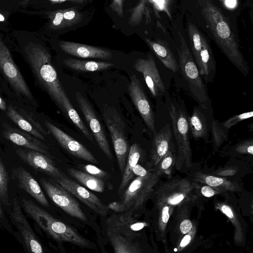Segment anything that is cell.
<instances>
[{"mask_svg":"<svg viewBox=\"0 0 253 253\" xmlns=\"http://www.w3.org/2000/svg\"><path fill=\"white\" fill-rule=\"evenodd\" d=\"M26 52L32 70L40 84L46 91L56 105L88 139L92 134L84 125L59 82L57 74L51 63L50 55L39 44H32Z\"/></svg>","mask_w":253,"mask_h":253,"instance_id":"obj_1","label":"cell"},{"mask_svg":"<svg viewBox=\"0 0 253 253\" xmlns=\"http://www.w3.org/2000/svg\"><path fill=\"white\" fill-rule=\"evenodd\" d=\"M199 2L202 14L221 51L239 71L247 76L249 67L240 50L227 17L211 1Z\"/></svg>","mask_w":253,"mask_h":253,"instance_id":"obj_2","label":"cell"},{"mask_svg":"<svg viewBox=\"0 0 253 253\" xmlns=\"http://www.w3.org/2000/svg\"><path fill=\"white\" fill-rule=\"evenodd\" d=\"M164 95L177 145L175 167L177 170L188 169L192 165L189 116L180 98L170 96L166 90Z\"/></svg>","mask_w":253,"mask_h":253,"instance_id":"obj_3","label":"cell"},{"mask_svg":"<svg viewBox=\"0 0 253 253\" xmlns=\"http://www.w3.org/2000/svg\"><path fill=\"white\" fill-rule=\"evenodd\" d=\"M21 205L29 216L55 241L68 242L83 248L92 247V243L75 228L55 218L32 200L23 198Z\"/></svg>","mask_w":253,"mask_h":253,"instance_id":"obj_4","label":"cell"},{"mask_svg":"<svg viewBox=\"0 0 253 253\" xmlns=\"http://www.w3.org/2000/svg\"><path fill=\"white\" fill-rule=\"evenodd\" d=\"M160 177L154 170L145 176H137L125 191L121 200L109 204L108 209L117 212L129 211L133 212L141 208L152 193Z\"/></svg>","mask_w":253,"mask_h":253,"instance_id":"obj_5","label":"cell"},{"mask_svg":"<svg viewBox=\"0 0 253 253\" xmlns=\"http://www.w3.org/2000/svg\"><path fill=\"white\" fill-rule=\"evenodd\" d=\"M180 48L177 49L179 56V67L187 82L190 94L198 102L199 106L207 108L211 105L207 86L202 78L197 66L190 51L184 38L178 33Z\"/></svg>","mask_w":253,"mask_h":253,"instance_id":"obj_6","label":"cell"},{"mask_svg":"<svg viewBox=\"0 0 253 253\" xmlns=\"http://www.w3.org/2000/svg\"><path fill=\"white\" fill-rule=\"evenodd\" d=\"M187 31L192 54L204 83L212 82L216 73V61L207 39L199 29L189 22Z\"/></svg>","mask_w":253,"mask_h":253,"instance_id":"obj_7","label":"cell"},{"mask_svg":"<svg viewBox=\"0 0 253 253\" xmlns=\"http://www.w3.org/2000/svg\"><path fill=\"white\" fill-rule=\"evenodd\" d=\"M102 116L111 138L121 173L123 174L130 148L125 123L117 110L113 107H105Z\"/></svg>","mask_w":253,"mask_h":253,"instance_id":"obj_8","label":"cell"},{"mask_svg":"<svg viewBox=\"0 0 253 253\" xmlns=\"http://www.w3.org/2000/svg\"><path fill=\"white\" fill-rule=\"evenodd\" d=\"M157 190L155 194L160 204L174 206L194 197L197 183L187 178H173L161 184Z\"/></svg>","mask_w":253,"mask_h":253,"instance_id":"obj_9","label":"cell"},{"mask_svg":"<svg viewBox=\"0 0 253 253\" xmlns=\"http://www.w3.org/2000/svg\"><path fill=\"white\" fill-rule=\"evenodd\" d=\"M41 183L50 199L58 207L71 216L85 221L86 216L79 203L71 194L56 182L42 178Z\"/></svg>","mask_w":253,"mask_h":253,"instance_id":"obj_10","label":"cell"},{"mask_svg":"<svg viewBox=\"0 0 253 253\" xmlns=\"http://www.w3.org/2000/svg\"><path fill=\"white\" fill-rule=\"evenodd\" d=\"M9 216L22 238L28 253H45L42 245L24 214L19 203L15 198L13 199Z\"/></svg>","mask_w":253,"mask_h":253,"instance_id":"obj_11","label":"cell"},{"mask_svg":"<svg viewBox=\"0 0 253 253\" xmlns=\"http://www.w3.org/2000/svg\"><path fill=\"white\" fill-rule=\"evenodd\" d=\"M0 70L14 89L30 100L33 95L20 72L13 62L10 53L0 38Z\"/></svg>","mask_w":253,"mask_h":253,"instance_id":"obj_12","label":"cell"},{"mask_svg":"<svg viewBox=\"0 0 253 253\" xmlns=\"http://www.w3.org/2000/svg\"><path fill=\"white\" fill-rule=\"evenodd\" d=\"M76 98L79 108L99 147L110 160L113 155L103 127L100 123L92 107L88 101L80 92L75 93Z\"/></svg>","mask_w":253,"mask_h":253,"instance_id":"obj_13","label":"cell"},{"mask_svg":"<svg viewBox=\"0 0 253 253\" xmlns=\"http://www.w3.org/2000/svg\"><path fill=\"white\" fill-rule=\"evenodd\" d=\"M54 181L96 213L103 216L108 214V206L103 203L94 194L68 177L64 173Z\"/></svg>","mask_w":253,"mask_h":253,"instance_id":"obj_14","label":"cell"},{"mask_svg":"<svg viewBox=\"0 0 253 253\" xmlns=\"http://www.w3.org/2000/svg\"><path fill=\"white\" fill-rule=\"evenodd\" d=\"M128 91L131 100L149 129L155 133L154 115L150 102L137 78L132 75L128 85Z\"/></svg>","mask_w":253,"mask_h":253,"instance_id":"obj_15","label":"cell"},{"mask_svg":"<svg viewBox=\"0 0 253 253\" xmlns=\"http://www.w3.org/2000/svg\"><path fill=\"white\" fill-rule=\"evenodd\" d=\"M45 125L59 144L68 153L84 161L93 164L98 163L94 155L82 143L52 123L45 121Z\"/></svg>","mask_w":253,"mask_h":253,"instance_id":"obj_16","label":"cell"},{"mask_svg":"<svg viewBox=\"0 0 253 253\" xmlns=\"http://www.w3.org/2000/svg\"><path fill=\"white\" fill-rule=\"evenodd\" d=\"M133 67L142 74L145 83L154 97L164 95L166 89L151 54L148 53L145 59L138 58L135 62Z\"/></svg>","mask_w":253,"mask_h":253,"instance_id":"obj_17","label":"cell"},{"mask_svg":"<svg viewBox=\"0 0 253 253\" xmlns=\"http://www.w3.org/2000/svg\"><path fill=\"white\" fill-rule=\"evenodd\" d=\"M16 153L24 162L33 169L48 175L54 181L63 174L51 159L42 153L21 148L17 149Z\"/></svg>","mask_w":253,"mask_h":253,"instance_id":"obj_18","label":"cell"},{"mask_svg":"<svg viewBox=\"0 0 253 253\" xmlns=\"http://www.w3.org/2000/svg\"><path fill=\"white\" fill-rule=\"evenodd\" d=\"M2 134L6 139L16 145L42 153L48 157H54L48 151V147L39 139L29 133L11 126L6 123H3Z\"/></svg>","mask_w":253,"mask_h":253,"instance_id":"obj_19","label":"cell"},{"mask_svg":"<svg viewBox=\"0 0 253 253\" xmlns=\"http://www.w3.org/2000/svg\"><path fill=\"white\" fill-rule=\"evenodd\" d=\"M106 223L107 233L119 234L129 238L133 232L139 231L145 226L144 223L135 220L130 211L112 215L107 219Z\"/></svg>","mask_w":253,"mask_h":253,"instance_id":"obj_20","label":"cell"},{"mask_svg":"<svg viewBox=\"0 0 253 253\" xmlns=\"http://www.w3.org/2000/svg\"><path fill=\"white\" fill-rule=\"evenodd\" d=\"M12 176L20 189L24 190L42 206L49 208V203L37 181L22 167L14 168Z\"/></svg>","mask_w":253,"mask_h":253,"instance_id":"obj_21","label":"cell"},{"mask_svg":"<svg viewBox=\"0 0 253 253\" xmlns=\"http://www.w3.org/2000/svg\"><path fill=\"white\" fill-rule=\"evenodd\" d=\"M200 106L193 108L192 115L188 117L190 132L195 139H203L206 142L209 140L210 126V109Z\"/></svg>","mask_w":253,"mask_h":253,"instance_id":"obj_22","label":"cell"},{"mask_svg":"<svg viewBox=\"0 0 253 253\" xmlns=\"http://www.w3.org/2000/svg\"><path fill=\"white\" fill-rule=\"evenodd\" d=\"M59 46L64 52L79 57L109 59L113 56L107 49L80 43L61 41Z\"/></svg>","mask_w":253,"mask_h":253,"instance_id":"obj_23","label":"cell"},{"mask_svg":"<svg viewBox=\"0 0 253 253\" xmlns=\"http://www.w3.org/2000/svg\"><path fill=\"white\" fill-rule=\"evenodd\" d=\"M173 146L170 125L167 124L154 134L150 154L152 165L156 167Z\"/></svg>","mask_w":253,"mask_h":253,"instance_id":"obj_24","label":"cell"},{"mask_svg":"<svg viewBox=\"0 0 253 253\" xmlns=\"http://www.w3.org/2000/svg\"><path fill=\"white\" fill-rule=\"evenodd\" d=\"M193 181L200 184L207 185L223 192H237L242 190L241 186L236 182L225 177L213 175L196 172L193 175Z\"/></svg>","mask_w":253,"mask_h":253,"instance_id":"obj_25","label":"cell"},{"mask_svg":"<svg viewBox=\"0 0 253 253\" xmlns=\"http://www.w3.org/2000/svg\"><path fill=\"white\" fill-rule=\"evenodd\" d=\"M145 41L166 67L173 72L178 71L179 65L165 42L161 40L151 41L148 39H145Z\"/></svg>","mask_w":253,"mask_h":253,"instance_id":"obj_26","label":"cell"},{"mask_svg":"<svg viewBox=\"0 0 253 253\" xmlns=\"http://www.w3.org/2000/svg\"><path fill=\"white\" fill-rule=\"evenodd\" d=\"M141 152V149L137 143H134L130 147L122 180L119 187V192H121L133 177L132 169L138 164Z\"/></svg>","mask_w":253,"mask_h":253,"instance_id":"obj_27","label":"cell"},{"mask_svg":"<svg viewBox=\"0 0 253 253\" xmlns=\"http://www.w3.org/2000/svg\"><path fill=\"white\" fill-rule=\"evenodd\" d=\"M67 171L70 175L88 189L97 192L104 191L105 183L103 179L73 168L68 169Z\"/></svg>","mask_w":253,"mask_h":253,"instance_id":"obj_28","label":"cell"},{"mask_svg":"<svg viewBox=\"0 0 253 253\" xmlns=\"http://www.w3.org/2000/svg\"><path fill=\"white\" fill-rule=\"evenodd\" d=\"M63 64L72 69L82 72L101 71L114 66V64L111 62L82 60L70 58L65 59Z\"/></svg>","mask_w":253,"mask_h":253,"instance_id":"obj_29","label":"cell"},{"mask_svg":"<svg viewBox=\"0 0 253 253\" xmlns=\"http://www.w3.org/2000/svg\"><path fill=\"white\" fill-rule=\"evenodd\" d=\"M6 114L8 117L22 130L29 133L39 139H45V136L34 127L21 113L17 112L12 107L9 106L8 107Z\"/></svg>","mask_w":253,"mask_h":253,"instance_id":"obj_30","label":"cell"},{"mask_svg":"<svg viewBox=\"0 0 253 253\" xmlns=\"http://www.w3.org/2000/svg\"><path fill=\"white\" fill-rule=\"evenodd\" d=\"M107 234L114 253H139L130 238L119 234Z\"/></svg>","mask_w":253,"mask_h":253,"instance_id":"obj_31","label":"cell"},{"mask_svg":"<svg viewBox=\"0 0 253 253\" xmlns=\"http://www.w3.org/2000/svg\"><path fill=\"white\" fill-rule=\"evenodd\" d=\"M210 131L211 134L213 150L214 152H216L223 143L228 140L229 130L224 127L222 123L213 118L211 124Z\"/></svg>","mask_w":253,"mask_h":253,"instance_id":"obj_32","label":"cell"},{"mask_svg":"<svg viewBox=\"0 0 253 253\" xmlns=\"http://www.w3.org/2000/svg\"><path fill=\"white\" fill-rule=\"evenodd\" d=\"M176 154L173 146L162 159L154 170L161 177L163 174H169L174 166H175Z\"/></svg>","mask_w":253,"mask_h":253,"instance_id":"obj_33","label":"cell"},{"mask_svg":"<svg viewBox=\"0 0 253 253\" xmlns=\"http://www.w3.org/2000/svg\"><path fill=\"white\" fill-rule=\"evenodd\" d=\"M8 174L0 157V201L6 207L10 206L8 194Z\"/></svg>","mask_w":253,"mask_h":253,"instance_id":"obj_34","label":"cell"},{"mask_svg":"<svg viewBox=\"0 0 253 253\" xmlns=\"http://www.w3.org/2000/svg\"><path fill=\"white\" fill-rule=\"evenodd\" d=\"M147 0H141L132 9L131 16L129 19V24L131 25L136 26L141 22L143 15L145 10L146 3Z\"/></svg>","mask_w":253,"mask_h":253,"instance_id":"obj_35","label":"cell"},{"mask_svg":"<svg viewBox=\"0 0 253 253\" xmlns=\"http://www.w3.org/2000/svg\"><path fill=\"white\" fill-rule=\"evenodd\" d=\"M63 18L66 27L79 22L82 19L83 15L75 8H69L63 10Z\"/></svg>","mask_w":253,"mask_h":253,"instance_id":"obj_36","label":"cell"},{"mask_svg":"<svg viewBox=\"0 0 253 253\" xmlns=\"http://www.w3.org/2000/svg\"><path fill=\"white\" fill-rule=\"evenodd\" d=\"M253 112H249L235 115L222 123L224 127L226 129H229L233 126L236 125L240 122L252 117Z\"/></svg>","mask_w":253,"mask_h":253,"instance_id":"obj_37","label":"cell"},{"mask_svg":"<svg viewBox=\"0 0 253 253\" xmlns=\"http://www.w3.org/2000/svg\"><path fill=\"white\" fill-rule=\"evenodd\" d=\"M82 169L89 174L100 179H109L108 173L105 171L99 169L96 166L87 164L82 166Z\"/></svg>","mask_w":253,"mask_h":253,"instance_id":"obj_38","label":"cell"},{"mask_svg":"<svg viewBox=\"0 0 253 253\" xmlns=\"http://www.w3.org/2000/svg\"><path fill=\"white\" fill-rule=\"evenodd\" d=\"M51 27L58 29L66 27L63 18V10H57L52 13L51 15Z\"/></svg>","mask_w":253,"mask_h":253,"instance_id":"obj_39","label":"cell"},{"mask_svg":"<svg viewBox=\"0 0 253 253\" xmlns=\"http://www.w3.org/2000/svg\"><path fill=\"white\" fill-rule=\"evenodd\" d=\"M235 150L236 152L253 155V142L252 140H245L236 145Z\"/></svg>","mask_w":253,"mask_h":253,"instance_id":"obj_40","label":"cell"},{"mask_svg":"<svg viewBox=\"0 0 253 253\" xmlns=\"http://www.w3.org/2000/svg\"><path fill=\"white\" fill-rule=\"evenodd\" d=\"M196 183L197 190H200L202 195L206 197L210 198L214 196L215 195L223 193L220 190L216 189L207 185L201 184L203 185L201 186L197 182Z\"/></svg>","mask_w":253,"mask_h":253,"instance_id":"obj_41","label":"cell"},{"mask_svg":"<svg viewBox=\"0 0 253 253\" xmlns=\"http://www.w3.org/2000/svg\"><path fill=\"white\" fill-rule=\"evenodd\" d=\"M21 114L32 125V126L38 129L43 135L45 136L48 133L45 130L42 125L36 120L31 115L28 114L27 113L23 111Z\"/></svg>","mask_w":253,"mask_h":253,"instance_id":"obj_42","label":"cell"},{"mask_svg":"<svg viewBox=\"0 0 253 253\" xmlns=\"http://www.w3.org/2000/svg\"><path fill=\"white\" fill-rule=\"evenodd\" d=\"M237 171V169L234 167H227L220 168L212 173L213 175L220 176H228L235 175Z\"/></svg>","mask_w":253,"mask_h":253,"instance_id":"obj_43","label":"cell"},{"mask_svg":"<svg viewBox=\"0 0 253 253\" xmlns=\"http://www.w3.org/2000/svg\"><path fill=\"white\" fill-rule=\"evenodd\" d=\"M0 223L10 233H13V230L11 228L8 220L7 219L4 212L2 209L1 203L0 201Z\"/></svg>","mask_w":253,"mask_h":253,"instance_id":"obj_44","label":"cell"},{"mask_svg":"<svg viewBox=\"0 0 253 253\" xmlns=\"http://www.w3.org/2000/svg\"><path fill=\"white\" fill-rule=\"evenodd\" d=\"M123 0H114L111 4V7L113 10L116 12L120 16L123 15Z\"/></svg>","mask_w":253,"mask_h":253,"instance_id":"obj_45","label":"cell"},{"mask_svg":"<svg viewBox=\"0 0 253 253\" xmlns=\"http://www.w3.org/2000/svg\"><path fill=\"white\" fill-rule=\"evenodd\" d=\"M150 170H147L144 167L137 164L133 168L132 173L134 176H145L150 172Z\"/></svg>","mask_w":253,"mask_h":253,"instance_id":"obj_46","label":"cell"},{"mask_svg":"<svg viewBox=\"0 0 253 253\" xmlns=\"http://www.w3.org/2000/svg\"><path fill=\"white\" fill-rule=\"evenodd\" d=\"M149 2L153 4L154 7L158 10H165L167 11L168 3L169 0H149Z\"/></svg>","mask_w":253,"mask_h":253,"instance_id":"obj_47","label":"cell"},{"mask_svg":"<svg viewBox=\"0 0 253 253\" xmlns=\"http://www.w3.org/2000/svg\"><path fill=\"white\" fill-rule=\"evenodd\" d=\"M192 227V223L190 220H183L180 225V230L182 233L186 234L190 231Z\"/></svg>","mask_w":253,"mask_h":253,"instance_id":"obj_48","label":"cell"},{"mask_svg":"<svg viewBox=\"0 0 253 253\" xmlns=\"http://www.w3.org/2000/svg\"><path fill=\"white\" fill-rule=\"evenodd\" d=\"M219 208L221 211L229 218H232L234 217L233 212L231 208L228 205L226 204H221L219 206Z\"/></svg>","mask_w":253,"mask_h":253,"instance_id":"obj_49","label":"cell"},{"mask_svg":"<svg viewBox=\"0 0 253 253\" xmlns=\"http://www.w3.org/2000/svg\"><path fill=\"white\" fill-rule=\"evenodd\" d=\"M169 207L167 205H164L162 210V219L164 223H167L169 217Z\"/></svg>","mask_w":253,"mask_h":253,"instance_id":"obj_50","label":"cell"},{"mask_svg":"<svg viewBox=\"0 0 253 253\" xmlns=\"http://www.w3.org/2000/svg\"><path fill=\"white\" fill-rule=\"evenodd\" d=\"M223 5L229 9H233L236 8L238 4V0H225L221 1Z\"/></svg>","mask_w":253,"mask_h":253,"instance_id":"obj_51","label":"cell"},{"mask_svg":"<svg viewBox=\"0 0 253 253\" xmlns=\"http://www.w3.org/2000/svg\"><path fill=\"white\" fill-rule=\"evenodd\" d=\"M191 237L190 235H187L181 240L180 246L181 247L186 246L191 241Z\"/></svg>","mask_w":253,"mask_h":253,"instance_id":"obj_52","label":"cell"},{"mask_svg":"<svg viewBox=\"0 0 253 253\" xmlns=\"http://www.w3.org/2000/svg\"><path fill=\"white\" fill-rule=\"evenodd\" d=\"M0 109L3 111L6 110V106L5 101L0 97Z\"/></svg>","mask_w":253,"mask_h":253,"instance_id":"obj_53","label":"cell"},{"mask_svg":"<svg viewBox=\"0 0 253 253\" xmlns=\"http://www.w3.org/2000/svg\"><path fill=\"white\" fill-rule=\"evenodd\" d=\"M49 2H50L52 4H57V3H62L63 2H67L69 1L68 0H49Z\"/></svg>","mask_w":253,"mask_h":253,"instance_id":"obj_54","label":"cell"},{"mask_svg":"<svg viewBox=\"0 0 253 253\" xmlns=\"http://www.w3.org/2000/svg\"><path fill=\"white\" fill-rule=\"evenodd\" d=\"M5 20L4 16L0 13V22H3Z\"/></svg>","mask_w":253,"mask_h":253,"instance_id":"obj_55","label":"cell"}]
</instances>
